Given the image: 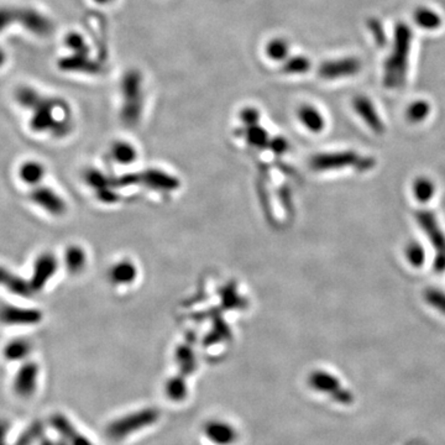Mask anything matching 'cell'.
<instances>
[{
	"mask_svg": "<svg viewBox=\"0 0 445 445\" xmlns=\"http://www.w3.org/2000/svg\"><path fill=\"white\" fill-rule=\"evenodd\" d=\"M308 382L313 390L321 392V393H328L331 395V397L336 395V392L343 387L338 377L324 370L313 371L309 375Z\"/></svg>",
	"mask_w": 445,
	"mask_h": 445,
	"instance_id": "2e32d148",
	"label": "cell"
},
{
	"mask_svg": "<svg viewBox=\"0 0 445 445\" xmlns=\"http://www.w3.org/2000/svg\"><path fill=\"white\" fill-rule=\"evenodd\" d=\"M136 150L131 143L125 141H117L112 146V156L115 162L120 165H130L136 160Z\"/></svg>",
	"mask_w": 445,
	"mask_h": 445,
	"instance_id": "d4e9b609",
	"label": "cell"
},
{
	"mask_svg": "<svg viewBox=\"0 0 445 445\" xmlns=\"http://www.w3.org/2000/svg\"><path fill=\"white\" fill-rule=\"evenodd\" d=\"M352 107L372 131H375L376 134L384 133L385 126L370 99L364 95H357L352 100Z\"/></svg>",
	"mask_w": 445,
	"mask_h": 445,
	"instance_id": "5bb4252c",
	"label": "cell"
},
{
	"mask_svg": "<svg viewBox=\"0 0 445 445\" xmlns=\"http://www.w3.org/2000/svg\"><path fill=\"white\" fill-rule=\"evenodd\" d=\"M176 360L182 376H188L196 370V359L192 349L187 345L179 346L176 352Z\"/></svg>",
	"mask_w": 445,
	"mask_h": 445,
	"instance_id": "4316f807",
	"label": "cell"
},
{
	"mask_svg": "<svg viewBox=\"0 0 445 445\" xmlns=\"http://www.w3.org/2000/svg\"><path fill=\"white\" fill-rule=\"evenodd\" d=\"M362 67V64L356 57H345V59H331L326 61L319 66L318 74L323 79L343 78V77H351L359 73Z\"/></svg>",
	"mask_w": 445,
	"mask_h": 445,
	"instance_id": "30bf717a",
	"label": "cell"
},
{
	"mask_svg": "<svg viewBox=\"0 0 445 445\" xmlns=\"http://www.w3.org/2000/svg\"><path fill=\"white\" fill-rule=\"evenodd\" d=\"M64 261L66 270L72 275H77L83 271L87 265V254L79 245H69L64 250Z\"/></svg>",
	"mask_w": 445,
	"mask_h": 445,
	"instance_id": "44dd1931",
	"label": "cell"
},
{
	"mask_svg": "<svg viewBox=\"0 0 445 445\" xmlns=\"http://www.w3.org/2000/svg\"><path fill=\"white\" fill-rule=\"evenodd\" d=\"M166 391V395L168 398L174 402H181L187 397V385H186V381H184V376L179 375L174 376L172 379H170L165 387Z\"/></svg>",
	"mask_w": 445,
	"mask_h": 445,
	"instance_id": "484cf974",
	"label": "cell"
},
{
	"mask_svg": "<svg viewBox=\"0 0 445 445\" xmlns=\"http://www.w3.org/2000/svg\"><path fill=\"white\" fill-rule=\"evenodd\" d=\"M39 445H54V441L44 437L42 439L40 440Z\"/></svg>",
	"mask_w": 445,
	"mask_h": 445,
	"instance_id": "ab89813d",
	"label": "cell"
},
{
	"mask_svg": "<svg viewBox=\"0 0 445 445\" xmlns=\"http://www.w3.org/2000/svg\"><path fill=\"white\" fill-rule=\"evenodd\" d=\"M42 319H44V313L39 308L14 306V304L0 306V324L3 326H37Z\"/></svg>",
	"mask_w": 445,
	"mask_h": 445,
	"instance_id": "8992f818",
	"label": "cell"
},
{
	"mask_svg": "<svg viewBox=\"0 0 445 445\" xmlns=\"http://www.w3.org/2000/svg\"><path fill=\"white\" fill-rule=\"evenodd\" d=\"M0 286H4L5 290L11 292L15 296L30 298L34 295V291L30 286L29 280H25L1 265H0Z\"/></svg>",
	"mask_w": 445,
	"mask_h": 445,
	"instance_id": "9a60e30c",
	"label": "cell"
},
{
	"mask_svg": "<svg viewBox=\"0 0 445 445\" xmlns=\"http://www.w3.org/2000/svg\"><path fill=\"white\" fill-rule=\"evenodd\" d=\"M15 25H20L25 31L40 37H46L54 32L52 20L39 9L25 5H1L0 34Z\"/></svg>",
	"mask_w": 445,
	"mask_h": 445,
	"instance_id": "3957f363",
	"label": "cell"
},
{
	"mask_svg": "<svg viewBox=\"0 0 445 445\" xmlns=\"http://www.w3.org/2000/svg\"><path fill=\"white\" fill-rule=\"evenodd\" d=\"M331 398L338 402V403H340V405H351L354 402V395L351 393L350 391L348 390V388H344V387H341L340 390L338 391Z\"/></svg>",
	"mask_w": 445,
	"mask_h": 445,
	"instance_id": "8d00e7d4",
	"label": "cell"
},
{
	"mask_svg": "<svg viewBox=\"0 0 445 445\" xmlns=\"http://www.w3.org/2000/svg\"><path fill=\"white\" fill-rule=\"evenodd\" d=\"M245 138L247 141L255 146H263L267 143V133L259 125L245 126Z\"/></svg>",
	"mask_w": 445,
	"mask_h": 445,
	"instance_id": "d6a6232c",
	"label": "cell"
},
{
	"mask_svg": "<svg viewBox=\"0 0 445 445\" xmlns=\"http://www.w3.org/2000/svg\"><path fill=\"white\" fill-rule=\"evenodd\" d=\"M413 192H415V197L420 202H428L432 196L434 194V186H433V183L430 182L429 179L420 178L415 182Z\"/></svg>",
	"mask_w": 445,
	"mask_h": 445,
	"instance_id": "f546056e",
	"label": "cell"
},
{
	"mask_svg": "<svg viewBox=\"0 0 445 445\" xmlns=\"http://www.w3.org/2000/svg\"><path fill=\"white\" fill-rule=\"evenodd\" d=\"M203 432L208 439L217 445H232L237 440V429L222 420H209L204 425Z\"/></svg>",
	"mask_w": 445,
	"mask_h": 445,
	"instance_id": "4fadbf2b",
	"label": "cell"
},
{
	"mask_svg": "<svg viewBox=\"0 0 445 445\" xmlns=\"http://www.w3.org/2000/svg\"><path fill=\"white\" fill-rule=\"evenodd\" d=\"M40 366L35 361H25L15 374L13 388L21 400H29L39 387Z\"/></svg>",
	"mask_w": 445,
	"mask_h": 445,
	"instance_id": "ba28073f",
	"label": "cell"
},
{
	"mask_svg": "<svg viewBox=\"0 0 445 445\" xmlns=\"http://www.w3.org/2000/svg\"><path fill=\"white\" fill-rule=\"evenodd\" d=\"M44 174H46V167L44 163L36 160H28L21 163L19 167V178L21 182H24L30 187L40 186L44 181Z\"/></svg>",
	"mask_w": 445,
	"mask_h": 445,
	"instance_id": "ac0fdd59",
	"label": "cell"
},
{
	"mask_svg": "<svg viewBox=\"0 0 445 445\" xmlns=\"http://www.w3.org/2000/svg\"><path fill=\"white\" fill-rule=\"evenodd\" d=\"M64 42H66V46L69 49L73 51L74 54H89V47L85 44L82 35L77 34V32H71V34L67 35Z\"/></svg>",
	"mask_w": 445,
	"mask_h": 445,
	"instance_id": "836d02e7",
	"label": "cell"
},
{
	"mask_svg": "<svg viewBox=\"0 0 445 445\" xmlns=\"http://www.w3.org/2000/svg\"><path fill=\"white\" fill-rule=\"evenodd\" d=\"M94 1L98 3V4H108L112 0H94Z\"/></svg>",
	"mask_w": 445,
	"mask_h": 445,
	"instance_id": "60d3db41",
	"label": "cell"
},
{
	"mask_svg": "<svg viewBox=\"0 0 445 445\" xmlns=\"http://www.w3.org/2000/svg\"><path fill=\"white\" fill-rule=\"evenodd\" d=\"M367 26H369L372 37L375 40V44L379 47H385L386 44H387V35H386L384 25H382L380 20L376 19V18H370L369 21H367Z\"/></svg>",
	"mask_w": 445,
	"mask_h": 445,
	"instance_id": "1f68e13d",
	"label": "cell"
},
{
	"mask_svg": "<svg viewBox=\"0 0 445 445\" xmlns=\"http://www.w3.org/2000/svg\"><path fill=\"white\" fill-rule=\"evenodd\" d=\"M8 433H9V423L4 420H0V445L8 444Z\"/></svg>",
	"mask_w": 445,
	"mask_h": 445,
	"instance_id": "74e56055",
	"label": "cell"
},
{
	"mask_svg": "<svg viewBox=\"0 0 445 445\" xmlns=\"http://www.w3.org/2000/svg\"><path fill=\"white\" fill-rule=\"evenodd\" d=\"M266 52L268 57L273 61L286 59L288 54V44L283 39H273L267 44Z\"/></svg>",
	"mask_w": 445,
	"mask_h": 445,
	"instance_id": "4dcf8cb0",
	"label": "cell"
},
{
	"mask_svg": "<svg viewBox=\"0 0 445 445\" xmlns=\"http://www.w3.org/2000/svg\"><path fill=\"white\" fill-rule=\"evenodd\" d=\"M413 19H415V24L418 25L420 28L429 30V31L438 29L441 25V18H440L439 14L429 8H425V6H420L415 9Z\"/></svg>",
	"mask_w": 445,
	"mask_h": 445,
	"instance_id": "603a6c76",
	"label": "cell"
},
{
	"mask_svg": "<svg viewBox=\"0 0 445 445\" xmlns=\"http://www.w3.org/2000/svg\"><path fill=\"white\" fill-rule=\"evenodd\" d=\"M357 161L354 153H334L319 155L313 160V167L316 170H333V168L349 166Z\"/></svg>",
	"mask_w": 445,
	"mask_h": 445,
	"instance_id": "e0dca14e",
	"label": "cell"
},
{
	"mask_svg": "<svg viewBox=\"0 0 445 445\" xmlns=\"http://www.w3.org/2000/svg\"><path fill=\"white\" fill-rule=\"evenodd\" d=\"M59 66L62 71L76 73L98 74L102 71L100 64L90 59L87 54L73 52L59 59Z\"/></svg>",
	"mask_w": 445,
	"mask_h": 445,
	"instance_id": "7c38bea8",
	"label": "cell"
},
{
	"mask_svg": "<svg viewBox=\"0 0 445 445\" xmlns=\"http://www.w3.org/2000/svg\"><path fill=\"white\" fill-rule=\"evenodd\" d=\"M136 267L130 261L117 262L109 272L110 281L115 285H128L136 277Z\"/></svg>",
	"mask_w": 445,
	"mask_h": 445,
	"instance_id": "7402d4cb",
	"label": "cell"
},
{
	"mask_svg": "<svg viewBox=\"0 0 445 445\" xmlns=\"http://www.w3.org/2000/svg\"><path fill=\"white\" fill-rule=\"evenodd\" d=\"M311 61L304 56H293L285 59L282 64V71L287 74H303L311 69Z\"/></svg>",
	"mask_w": 445,
	"mask_h": 445,
	"instance_id": "83f0119b",
	"label": "cell"
},
{
	"mask_svg": "<svg viewBox=\"0 0 445 445\" xmlns=\"http://www.w3.org/2000/svg\"><path fill=\"white\" fill-rule=\"evenodd\" d=\"M44 425L36 420L26 427L11 445H35L44 438Z\"/></svg>",
	"mask_w": 445,
	"mask_h": 445,
	"instance_id": "cb8c5ba5",
	"label": "cell"
},
{
	"mask_svg": "<svg viewBox=\"0 0 445 445\" xmlns=\"http://www.w3.org/2000/svg\"><path fill=\"white\" fill-rule=\"evenodd\" d=\"M298 119L302 125L311 133H321L326 126V120L323 118V115L313 105H307V104L302 105L301 108L298 109Z\"/></svg>",
	"mask_w": 445,
	"mask_h": 445,
	"instance_id": "d6986e66",
	"label": "cell"
},
{
	"mask_svg": "<svg viewBox=\"0 0 445 445\" xmlns=\"http://www.w3.org/2000/svg\"><path fill=\"white\" fill-rule=\"evenodd\" d=\"M160 417L161 412L155 407L136 410L112 422L107 428V435L113 440L125 439L135 432L155 425L160 420Z\"/></svg>",
	"mask_w": 445,
	"mask_h": 445,
	"instance_id": "5b68a950",
	"label": "cell"
},
{
	"mask_svg": "<svg viewBox=\"0 0 445 445\" xmlns=\"http://www.w3.org/2000/svg\"><path fill=\"white\" fill-rule=\"evenodd\" d=\"M57 270L59 260L56 255L49 251L41 252L35 260L32 273L29 280L30 286L34 293L42 291L57 273Z\"/></svg>",
	"mask_w": 445,
	"mask_h": 445,
	"instance_id": "52a82bcc",
	"label": "cell"
},
{
	"mask_svg": "<svg viewBox=\"0 0 445 445\" xmlns=\"http://www.w3.org/2000/svg\"><path fill=\"white\" fill-rule=\"evenodd\" d=\"M121 119L126 125H135L143 113V76L136 69H130L121 79Z\"/></svg>",
	"mask_w": 445,
	"mask_h": 445,
	"instance_id": "277c9868",
	"label": "cell"
},
{
	"mask_svg": "<svg viewBox=\"0 0 445 445\" xmlns=\"http://www.w3.org/2000/svg\"><path fill=\"white\" fill-rule=\"evenodd\" d=\"M407 259L413 266H420L425 262V250L420 244H410L407 247Z\"/></svg>",
	"mask_w": 445,
	"mask_h": 445,
	"instance_id": "e575fe53",
	"label": "cell"
},
{
	"mask_svg": "<svg viewBox=\"0 0 445 445\" xmlns=\"http://www.w3.org/2000/svg\"><path fill=\"white\" fill-rule=\"evenodd\" d=\"M30 201L40 209L54 217H61L67 212V204L62 196L47 186H36L29 194Z\"/></svg>",
	"mask_w": 445,
	"mask_h": 445,
	"instance_id": "9c48e42d",
	"label": "cell"
},
{
	"mask_svg": "<svg viewBox=\"0 0 445 445\" xmlns=\"http://www.w3.org/2000/svg\"><path fill=\"white\" fill-rule=\"evenodd\" d=\"M15 100L30 113V129L37 134H51L64 138L72 129L69 104L64 99L42 93L32 85H20L15 90Z\"/></svg>",
	"mask_w": 445,
	"mask_h": 445,
	"instance_id": "6da1fadb",
	"label": "cell"
},
{
	"mask_svg": "<svg viewBox=\"0 0 445 445\" xmlns=\"http://www.w3.org/2000/svg\"><path fill=\"white\" fill-rule=\"evenodd\" d=\"M240 119L245 126H251V125H256L259 123L260 113L257 109L245 108L240 113Z\"/></svg>",
	"mask_w": 445,
	"mask_h": 445,
	"instance_id": "d590c367",
	"label": "cell"
},
{
	"mask_svg": "<svg viewBox=\"0 0 445 445\" xmlns=\"http://www.w3.org/2000/svg\"><path fill=\"white\" fill-rule=\"evenodd\" d=\"M412 30L405 23H398L395 28L393 47L384 64V85L388 89L403 87L408 72Z\"/></svg>",
	"mask_w": 445,
	"mask_h": 445,
	"instance_id": "7a4b0ae2",
	"label": "cell"
},
{
	"mask_svg": "<svg viewBox=\"0 0 445 445\" xmlns=\"http://www.w3.org/2000/svg\"><path fill=\"white\" fill-rule=\"evenodd\" d=\"M6 61H8V59H6V54H5L4 49L0 47V69L6 64Z\"/></svg>",
	"mask_w": 445,
	"mask_h": 445,
	"instance_id": "f35d334b",
	"label": "cell"
},
{
	"mask_svg": "<svg viewBox=\"0 0 445 445\" xmlns=\"http://www.w3.org/2000/svg\"><path fill=\"white\" fill-rule=\"evenodd\" d=\"M430 113V105L425 100H415L407 109V119L410 123H422L428 118Z\"/></svg>",
	"mask_w": 445,
	"mask_h": 445,
	"instance_id": "f1b7e54d",
	"label": "cell"
},
{
	"mask_svg": "<svg viewBox=\"0 0 445 445\" xmlns=\"http://www.w3.org/2000/svg\"><path fill=\"white\" fill-rule=\"evenodd\" d=\"M49 425L52 429L59 434L61 439L66 440L69 445H94L92 440L85 435L79 433L73 423L62 413H54L49 418Z\"/></svg>",
	"mask_w": 445,
	"mask_h": 445,
	"instance_id": "8fae6325",
	"label": "cell"
},
{
	"mask_svg": "<svg viewBox=\"0 0 445 445\" xmlns=\"http://www.w3.org/2000/svg\"><path fill=\"white\" fill-rule=\"evenodd\" d=\"M31 351H32V345L28 339L16 338L5 344L3 356L5 360L16 362V361H24L31 354Z\"/></svg>",
	"mask_w": 445,
	"mask_h": 445,
	"instance_id": "ffe728a7",
	"label": "cell"
}]
</instances>
